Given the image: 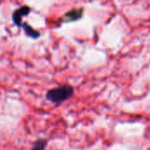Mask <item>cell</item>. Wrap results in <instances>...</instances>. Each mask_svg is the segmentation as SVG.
Instances as JSON below:
<instances>
[{"label": "cell", "mask_w": 150, "mask_h": 150, "mask_svg": "<svg viewBox=\"0 0 150 150\" xmlns=\"http://www.w3.org/2000/svg\"><path fill=\"white\" fill-rule=\"evenodd\" d=\"M47 145V141L46 139H39L33 143L31 150H45Z\"/></svg>", "instance_id": "5b68a950"}, {"label": "cell", "mask_w": 150, "mask_h": 150, "mask_svg": "<svg viewBox=\"0 0 150 150\" xmlns=\"http://www.w3.org/2000/svg\"><path fill=\"white\" fill-rule=\"evenodd\" d=\"M83 8H76L69 11L64 14V18L67 21H75L83 17Z\"/></svg>", "instance_id": "3957f363"}, {"label": "cell", "mask_w": 150, "mask_h": 150, "mask_svg": "<svg viewBox=\"0 0 150 150\" xmlns=\"http://www.w3.org/2000/svg\"><path fill=\"white\" fill-rule=\"evenodd\" d=\"M74 94V88L69 83L62 84L56 88L47 91L46 98L53 104H61L69 100Z\"/></svg>", "instance_id": "6da1fadb"}, {"label": "cell", "mask_w": 150, "mask_h": 150, "mask_svg": "<svg viewBox=\"0 0 150 150\" xmlns=\"http://www.w3.org/2000/svg\"><path fill=\"white\" fill-rule=\"evenodd\" d=\"M31 11V8L28 5H23L16 9L12 13V21L17 26H21L23 24V18L27 16Z\"/></svg>", "instance_id": "7a4b0ae2"}, {"label": "cell", "mask_w": 150, "mask_h": 150, "mask_svg": "<svg viewBox=\"0 0 150 150\" xmlns=\"http://www.w3.org/2000/svg\"><path fill=\"white\" fill-rule=\"evenodd\" d=\"M21 27L24 29L25 34L30 37V38H33V39H38L40 37V33L35 29H33L30 25H28L27 23H23L21 25Z\"/></svg>", "instance_id": "277c9868"}]
</instances>
